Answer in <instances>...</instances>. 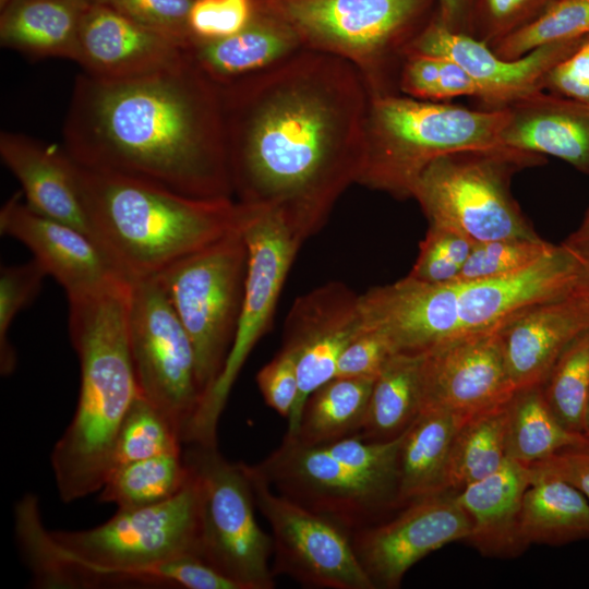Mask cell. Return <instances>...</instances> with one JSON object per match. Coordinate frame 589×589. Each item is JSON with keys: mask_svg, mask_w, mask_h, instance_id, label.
I'll list each match as a JSON object with an SVG mask.
<instances>
[{"mask_svg": "<svg viewBox=\"0 0 589 589\" xmlns=\"http://www.w3.org/2000/svg\"><path fill=\"white\" fill-rule=\"evenodd\" d=\"M361 330L359 294L341 283L317 287L293 302L281 349L296 360L299 392L285 436L294 434L306 398L335 377L340 354Z\"/></svg>", "mask_w": 589, "mask_h": 589, "instance_id": "16", "label": "cell"}, {"mask_svg": "<svg viewBox=\"0 0 589 589\" xmlns=\"http://www.w3.org/2000/svg\"><path fill=\"white\" fill-rule=\"evenodd\" d=\"M73 58L92 76L123 79L182 62L187 46L98 2L84 11Z\"/></svg>", "mask_w": 589, "mask_h": 589, "instance_id": "21", "label": "cell"}, {"mask_svg": "<svg viewBox=\"0 0 589 589\" xmlns=\"http://www.w3.org/2000/svg\"><path fill=\"white\" fill-rule=\"evenodd\" d=\"M87 5L83 0L12 1L1 17V43L31 53L73 58Z\"/></svg>", "mask_w": 589, "mask_h": 589, "instance_id": "30", "label": "cell"}, {"mask_svg": "<svg viewBox=\"0 0 589 589\" xmlns=\"http://www.w3.org/2000/svg\"><path fill=\"white\" fill-rule=\"evenodd\" d=\"M130 285L68 299L81 385L73 419L51 453L64 503L100 491L116 435L139 395L128 335Z\"/></svg>", "mask_w": 589, "mask_h": 589, "instance_id": "5", "label": "cell"}, {"mask_svg": "<svg viewBox=\"0 0 589 589\" xmlns=\"http://www.w3.org/2000/svg\"><path fill=\"white\" fill-rule=\"evenodd\" d=\"M441 59L407 50L401 62L398 86L402 94L436 101Z\"/></svg>", "mask_w": 589, "mask_h": 589, "instance_id": "46", "label": "cell"}, {"mask_svg": "<svg viewBox=\"0 0 589 589\" xmlns=\"http://www.w3.org/2000/svg\"><path fill=\"white\" fill-rule=\"evenodd\" d=\"M489 27L482 41L488 45L521 26L520 19L534 0H484Z\"/></svg>", "mask_w": 589, "mask_h": 589, "instance_id": "48", "label": "cell"}, {"mask_svg": "<svg viewBox=\"0 0 589 589\" xmlns=\"http://www.w3.org/2000/svg\"><path fill=\"white\" fill-rule=\"evenodd\" d=\"M284 21L304 49L354 64L371 93H386L387 73L422 32L428 0H255Z\"/></svg>", "mask_w": 589, "mask_h": 589, "instance_id": "9", "label": "cell"}, {"mask_svg": "<svg viewBox=\"0 0 589 589\" xmlns=\"http://www.w3.org/2000/svg\"><path fill=\"white\" fill-rule=\"evenodd\" d=\"M474 243L454 229L429 225L408 276L429 284L454 281L458 278Z\"/></svg>", "mask_w": 589, "mask_h": 589, "instance_id": "40", "label": "cell"}, {"mask_svg": "<svg viewBox=\"0 0 589 589\" xmlns=\"http://www.w3.org/2000/svg\"><path fill=\"white\" fill-rule=\"evenodd\" d=\"M508 109H472L392 92L371 93L358 183L409 199L436 158L466 149L503 146Z\"/></svg>", "mask_w": 589, "mask_h": 589, "instance_id": "7", "label": "cell"}, {"mask_svg": "<svg viewBox=\"0 0 589 589\" xmlns=\"http://www.w3.org/2000/svg\"><path fill=\"white\" fill-rule=\"evenodd\" d=\"M247 206L241 227L248 266L241 313L224 369L202 397L185 432L190 445L217 446V425L230 390L255 344L267 332L303 240L273 209Z\"/></svg>", "mask_w": 589, "mask_h": 589, "instance_id": "12", "label": "cell"}, {"mask_svg": "<svg viewBox=\"0 0 589 589\" xmlns=\"http://www.w3.org/2000/svg\"><path fill=\"white\" fill-rule=\"evenodd\" d=\"M582 38L542 46L507 60L485 41L452 29L438 20L425 26L407 50L454 60L479 85V100L484 108L498 109L544 91L549 71L572 53Z\"/></svg>", "mask_w": 589, "mask_h": 589, "instance_id": "19", "label": "cell"}, {"mask_svg": "<svg viewBox=\"0 0 589 589\" xmlns=\"http://www.w3.org/2000/svg\"><path fill=\"white\" fill-rule=\"evenodd\" d=\"M440 21L447 27L454 29L455 21L461 12L464 0H440Z\"/></svg>", "mask_w": 589, "mask_h": 589, "instance_id": "51", "label": "cell"}, {"mask_svg": "<svg viewBox=\"0 0 589 589\" xmlns=\"http://www.w3.org/2000/svg\"><path fill=\"white\" fill-rule=\"evenodd\" d=\"M503 326L423 352L422 408L441 407L470 417L510 399L516 390L505 364Z\"/></svg>", "mask_w": 589, "mask_h": 589, "instance_id": "18", "label": "cell"}, {"mask_svg": "<svg viewBox=\"0 0 589 589\" xmlns=\"http://www.w3.org/2000/svg\"><path fill=\"white\" fill-rule=\"evenodd\" d=\"M197 532L199 492L192 469L187 485L171 498L118 509L108 521L87 530L48 531L32 494L15 506L16 539L40 588L185 589L189 555L197 556Z\"/></svg>", "mask_w": 589, "mask_h": 589, "instance_id": "3", "label": "cell"}, {"mask_svg": "<svg viewBox=\"0 0 589 589\" xmlns=\"http://www.w3.org/2000/svg\"><path fill=\"white\" fill-rule=\"evenodd\" d=\"M506 108L503 146L557 157L589 173V104L541 91Z\"/></svg>", "mask_w": 589, "mask_h": 589, "instance_id": "23", "label": "cell"}, {"mask_svg": "<svg viewBox=\"0 0 589 589\" xmlns=\"http://www.w3.org/2000/svg\"><path fill=\"white\" fill-rule=\"evenodd\" d=\"M562 244L584 264L589 263V207L580 226Z\"/></svg>", "mask_w": 589, "mask_h": 589, "instance_id": "50", "label": "cell"}, {"mask_svg": "<svg viewBox=\"0 0 589 589\" xmlns=\"http://www.w3.org/2000/svg\"><path fill=\"white\" fill-rule=\"evenodd\" d=\"M128 335L137 392L182 435L200 404L191 339L156 275L131 281Z\"/></svg>", "mask_w": 589, "mask_h": 589, "instance_id": "13", "label": "cell"}, {"mask_svg": "<svg viewBox=\"0 0 589 589\" xmlns=\"http://www.w3.org/2000/svg\"><path fill=\"white\" fill-rule=\"evenodd\" d=\"M542 389L561 424L573 433L582 434V417L589 397V327L561 353Z\"/></svg>", "mask_w": 589, "mask_h": 589, "instance_id": "37", "label": "cell"}, {"mask_svg": "<svg viewBox=\"0 0 589 589\" xmlns=\"http://www.w3.org/2000/svg\"><path fill=\"white\" fill-rule=\"evenodd\" d=\"M582 434L589 440V397L582 417Z\"/></svg>", "mask_w": 589, "mask_h": 589, "instance_id": "53", "label": "cell"}, {"mask_svg": "<svg viewBox=\"0 0 589 589\" xmlns=\"http://www.w3.org/2000/svg\"><path fill=\"white\" fill-rule=\"evenodd\" d=\"M73 163L94 241L130 281L242 227L247 206L232 199L190 197Z\"/></svg>", "mask_w": 589, "mask_h": 589, "instance_id": "6", "label": "cell"}, {"mask_svg": "<svg viewBox=\"0 0 589 589\" xmlns=\"http://www.w3.org/2000/svg\"><path fill=\"white\" fill-rule=\"evenodd\" d=\"M68 148L81 166L185 196L233 195L220 95L188 52L182 62L147 74L84 79Z\"/></svg>", "mask_w": 589, "mask_h": 589, "instance_id": "2", "label": "cell"}, {"mask_svg": "<svg viewBox=\"0 0 589 589\" xmlns=\"http://www.w3.org/2000/svg\"><path fill=\"white\" fill-rule=\"evenodd\" d=\"M256 384L266 405L288 420L294 408L299 392L293 356L280 349L257 372Z\"/></svg>", "mask_w": 589, "mask_h": 589, "instance_id": "44", "label": "cell"}, {"mask_svg": "<svg viewBox=\"0 0 589 589\" xmlns=\"http://www.w3.org/2000/svg\"><path fill=\"white\" fill-rule=\"evenodd\" d=\"M182 443V435L175 423L139 394L116 435L108 474L132 461L166 454H180Z\"/></svg>", "mask_w": 589, "mask_h": 589, "instance_id": "35", "label": "cell"}, {"mask_svg": "<svg viewBox=\"0 0 589 589\" xmlns=\"http://www.w3.org/2000/svg\"><path fill=\"white\" fill-rule=\"evenodd\" d=\"M544 89L589 104V35L546 74Z\"/></svg>", "mask_w": 589, "mask_h": 589, "instance_id": "45", "label": "cell"}, {"mask_svg": "<svg viewBox=\"0 0 589 589\" xmlns=\"http://www.w3.org/2000/svg\"><path fill=\"white\" fill-rule=\"evenodd\" d=\"M530 467L561 477L589 501V446L562 450Z\"/></svg>", "mask_w": 589, "mask_h": 589, "instance_id": "47", "label": "cell"}, {"mask_svg": "<svg viewBox=\"0 0 589 589\" xmlns=\"http://www.w3.org/2000/svg\"><path fill=\"white\" fill-rule=\"evenodd\" d=\"M582 267L560 244L528 268L503 277L429 284L407 275L359 294L362 327L385 335L396 352H425L501 327L536 303L570 294Z\"/></svg>", "mask_w": 589, "mask_h": 589, "instance_id": "4", "label": "cell"}, {"mask_svg": "<svg viewBox=\"0 0 589 589\" xmlns=\"http://www.w3.org/2000/svg\"><path fill=\"white\" fill-rule=\"evenodd\" d=\"M468 417L428 406L402 433L398 454V493L401 504L447 491L452 445Z\"/></svg>", "mask_w": 589, "mask_h": 589, "instance_id": "27", "label": "cell"}, {"mask_svg": "<svg viewBox=\"0 0 589 589\" xmlns=\"http://www.w3.org/2000/svg\"><path fill=\"white\" fill-rule=\"evenodd\" d=\"M395 353L397 352L385 335L362 327L340 354L335 377L375 378Z\"/></svg>", "mask_w": 589, "mask_h": 589, "instance_id": "43", "label": "cell"}, {"mask_svg": "<svg viewBox=\"0 0 589 589\" xmlns=\"http://www.w3.org/2000/svg\"><path fill=\"white\" fill-rule=\"evenodd\" d=\"M557 245L543 239H500L476 242L456 280H480L524 271Z\"/></svg>", "mask_w": 589, "mask_h": 589, "instance_id": "38", "label": "cell"}, {"mask_svg": "<svg viewBox=\"0 0 589 589\" xmlns=\"http://www.w3.org/2000/svg\"><path fill=\"white\" fill-rule=\"evenodd\" d=\"M542 155L507 146L466 149L433 160L413 185L411 197L429 225L454 229L474 242L536 239L509 190L512 176L540 165Z\"/></svg>", "mask_w": 589, "mask_h": 589, "instance_id": "8", "label": "cell"}, {"mask_svg": "<svg viewBox=\"0 0 589 589\" xmlns=\"http://www.w3.org/2000/svg\"><path fill=\"white\" fill-rule=\"evenodd\" d=\"M531 479L528 465L507 457L495 472L459 490L456 500L470 521L467 541L486 555L521 551L519 517Z\"/></svg>", "mask_w": 589, "mask_h": 589, "instance_id": "25", "label": "cell"}, {"mask_svg": "<svg viewBox=\"0 0 589 589\" xmlns=\"http://www.w3.org/2000/svg\"><path fill=\"white\" fill-rule=\"evenodd\" d=\"M589 35V0H554L540 14L489 46L500 57L514 60L551 44Z\"/></svg>", "mask_w": 589, "mask_h": 589, "instance_id": "36", "label": "cell"}, {"mask_svg": "<svg viewBox=\"0 0 589 589\" xmlns=\"http://www.w3.org/2000/svg\"><path fill=\"white\" fill-rule=\"evenodd\" d=\"M589 327V309L572 293L536 303L502 327L505 364L515 390L543 385L565 348Z\"/></svg>", "mask_w": 589, "mask_h": 589, "instance_id": "22", "label": "cell"}, {"mask_svg": "<svg viewBox=\"0 0 589 589\" xmlns=\"http://www.w3.org/2000/svg\"><path fill=\"white\" fill-rule=\"evenodd\" d=\"M506 404L470 416L461 423L450 449L447 490L459 491L495 472L505 462Z\"/></svg>", "mask_w": 589, "mask_h": 589, "instance_id": "33", "label": "cell"}, {"mask_svg": "<svg viewBox=\"0 0 589 589\" xmlns=\"http://www.w3.org/2000/svg\"><path fill=\"white\" fill-rule=\"evenodd\" d=\"M47 276L34 259L28 262L2 266L0 272V372L13 373L16 353L9 339V330L17 314L38 294Z\"/></svg>", "mask_w": 589, "mask_h": 589, "instance_id": "39", "label": "cell"}, {"mask_svg": "<svg viewBox=\"0 0 589 589\" xmlns=\"http://www.w3.org/2000/svg\"><path fill=\"white\" fill-rule=\"evenodd\" d=\"M233 194L273 209L303 241L361 171L371 92L360 70L301 49L217 87Z\"/></svg>", "mask_w": 589, "mask_h": 589, "instance_id": "1", "label": "cell"}, {"mask_svg": "<svg viewBox=\"0 0 589 589\" xmlns=\"http://www.w3.org/2000/svg\"><path fill=\"white\" fill-rule=\"evenodd\" d=\"M572 294L578 298L589 309V263H585L581 273L573 288Z\"/></svg>", "mask_w": 589, "mask_h": 589, "instance_id": "52", "label": "cell"}, {"mask_svg": "<svg viewBox=\"0 0 589 589\" xmlns=\"http://www.w3.org/2000/svg\"><path fill=\"white\" fill-rule=\"evenodd\" d=\"M194 1L99 0V3L188 47L194 39L189 26V15Z\"/></svg>", "mask_w": 589, "mask_h": 589, "instance_id": "41", "label": "cell"}, {"mask_svg": "<svg viewBox=\"0 0 589 589\" xmlns=\"http://www.w3.org/2000/svg\"><path fill=\"white\" fill-rule=\"evenodd\" d=\"M375 378L334 377L306 398L297 430L286 438L324 445L358 433Z\"/></svg>", "mask_w": 589, "mask_h": 589, "instance_id": "31", "label": "cell"}, {"mask_svg": "<svg viewBox=\"0 0 589 589\" xmlns=\"http://www.w3.org/2000/svg\"><path fill=\"white\" fill-rule=\"evenodd\" d=\"M199 492L197 557L240 589L275 587L273 539L257 524L244 462H231L217 446L183 453Z\"/></svg>", "mask_w": 589, "mask_h": 589, "instance_id": "11", "label": "cell"}, {"mask_svg": "<svg viewBox=\"0 0 589 589\" xmlns=\"http://www.w3.org/2000/svg\"><path fill=\"white\" fill-rule=\"evenodd\" d=\"M0 232L23 243L68 299L128 285V280L88 236L33 211L17 196L0 213Z\"/></svg>", "mask_w": 589, "mask_h": 589, "instance_id": "20", "label": "cell"}, {"mask_svg": "<svg viewBox=\"0 0 589 589\" xmlns=\"http://www.w3.org/2000/svg\"><path fill=\"white\" fill-rule=\"evenodd\" d=\"M254 467L278 493L349 533L366 528L378 512L401 504L397 476L354 468L321 445L284 437L281 445Z\"/></svg>", "mask_w": 589, "mask_h": 589, "instance_id": "14", "label": "cell"}, {"mask_svg": "<svg viewBox=\"0 0 589 589\" xmlns=\"http://www.w3.org/2000/svg\"><path fill=\"white\" fill-rule=\"evenodd\" d=\"M423 352H397L375 377L356 435L386 442L401 435L422 409Z\"/></svg>", "mask_w": 589, "mask_h": 589, "instance_id": "29", "label": "cell"}, {"mask_svg": "<svg viewBox=\"0 0 589 589\" xmlns=\"http://www.w3.org/2000/svg\"><path fill=\"white\" fill-rule=\"evenodd\" d=\"M190 477L183 452L132 461L107 476L99 500L116 504L118 509L155 505L178 494Z\"/></svg>", "mask_w": 589, "mask_h": 589, "instance_id": "34", "label": "cell"}, {"mask_svg": "<svg viewBox=\"0 0 589 589\" xmlns=\"http://www.w3.org/2000/svg\"><path fill=\"white\" fill-rule=\"evenodd\" d=\"M253 0H195L189 15L194 39L214 40L231 36L253 16Z\"/></svg>", "mask_w": 589, "mask_h": 589, "instance_id": "42", "label": "cell"}, {"mask_svg": "<svg viewBox=\"0 0 589 589\" xmlns=\"http://www.w3.org/2000/svg\"><path fill=\"white\" fill-rule=\"evenodd\" d=\"M253 2V16L241 31L220 39H193L187 48L191 62L216 87L265 70L303 49L289 25Z\"/></svg>", "mask_w": 589, "mask_h": 589, "instance_id": "24", "label": "cell"}, {"mask_svg": "<svg viewBox=\"0 0 589 589\" xmlns=\"http://www.w3.org/2000/svg\"><path fill=\"white\" fill-rule=\"evenodd\" d=\"M0 154L20 181L28 207L94 240L69 155L10 134H2Z\"/></svg>", "mask_w": 589, "mask_h": 589, "instance_id": "26", "label": "cell"}, {"mask_svg": "<svg viewBox=\"0 0 589 589\" xmlns=\"http://www.w3.org/2000/svg\"><path fill=\"white\" fill-rule=\"evenodd\" d=\"M440 59L436 101H446L460 96L479 99L480 87L470 74L454 60L445 57Z\"/></svg>", "mask_w": 589, "mask_h": 589, "instance_id": "49", "label": "cell"}, {"mask_svg": "<svg viewBox=\"0 0 589 589\" xmlns=\"http://www.w3.org/2000/svg\"><path fill=\"white\" fill-rule=\"evenodd\" d=\"M247 266L248 250L240 228L156 274L191 339L202 397L217 381L231 349Z\"/></svg>", "mask_w": 589, "mask_h": 589, "instance_id": "10", "label": "cell"}, {"mask_svg": "<svg viewBox=\"0 0 589 589\" xmlns=\"http://www.w3.org/2000/svg\"><path fill=\"white\" fill-rule=\"evenodd\" d=\"M530 469L532 479L524 494L519 517L524 545L563 544L589 538L587 497L561 477Z\"/></svg>", "mask_w": 589, "mask_h": 589, "instance_id": "28", "label": "cell"}, {"mask_svg": "<svg viewBox=\"0 0 589 589\" xmlns=\"http://www.w3.org/2000/svg\"><path fill=\"white\" fill-rule=\"evenodd\" d=\"M445 492L411 501L390 520L350 533L356 555L375 588H397L425 555L468 539V516L456 495Z\"/></svg>", "mask_w": 589, "mask_h": 589, "instance_id": "17", "label": "cell"}, {"mask_svg": "<svg viewBox=\"0 0 589 589\" xmlns=\"http://www.w3.org/2000/svg\"><path fill=\"white\" fill-rule=\"evenodd\" d=\"M507 457L533 465L557 453L589 446L582 434L565 429L549 407L542 385L518 389L506 404Z\"/></svg>", "mask_w": 589, "mask_h": 589, "instance_id": "32", "label": "cell"}, {"mask_svg": "<svg viewBox=\"0 0 589 589\" xmlns=\"http://www.w3.org/2000/svg\"><path fill=\"white\" fill-rule=\"evenodd\" d=\"M245 468L255 504L272 530L274 576L285 574L312 588H375L346 529L278 493L254 465Z\"/></svg>", "mask_w": 589, "mask_h": 589, "instance_id": "15", "label": "cell"}]
</instances>
